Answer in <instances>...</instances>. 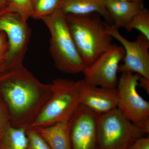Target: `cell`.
I'll use <instances>...</instances> for the list:
<instances>
[{"mask_svg":"<svg viewBox=\"0 0 149 149\" xmlns=\"http://www.w3.org/2000/svg\"><path fill=\"white\" fill-rule=\"evenodd\" d=\"M96 14H66L67 23L75 46L87 66L111 47L112 37L106 23Z\"/></svg>","mask_w":149,"mask_h":149,"instance_id":"7a4b0ae2","label":"cell"},{"mask_svg":"<svg viewBox=\"0 0 149 149\" xmlns=\"http://www.w3.org/2000/svg\"><path fill=\"white\" fill-rule=\"evenodd\" d=\"M6 9L18 13L27 21L32 16V0H9Z\"/></svg>","mask_w":149,"mask_h":149,"instance_id":"ac0fdd59","label":"cell"},{"mask_svg":"<svg viewBox=\"0 0 149 149\" xmlns=\"http://www.w3.org/2000/svg\"><path fill=\"white\" fill-rule=\"evenodd\" d=\"M42 20L50 33L49 50L57 69L68 74L83 72L87 65L74 44L65 13L59 9Z\"/></svg>","mask_w":149,"mask_h":149,"instance_id":"3957f363","label":"cell"},{"mask_svg":"<svg viewBox=\"0 0 149 149\" xmlns=\"http://www.w3.org/2000/svg\"><path fill=\"white\" fill-rule=\"evenodd\" d=\"M106 27L108 33L122 44L125 50L124 63L119 65L118 72H135L149 79V40L141 34L135 41L130 42L111 25L106 23Z\"/></svg>","mask_w":149,"mask_h":149,"instance_id":"9c48e42d","label":"cell"},{"mask_svg":"<svg viewBox=\"0 0 149 149\" xmlns=\"http://www.w3.org/2000/svg\"><path fill=\"white\" fill-rule=\"evenodd\" d=\"M61 9L64 13L73 15L99 14L109 23V25H112L103 0H63Z\"/></svg>","mask_w":149,"mask_h":149,"instance_id":"5bb4252c","label":"cell"},{"mask_svg":"<svg viewBox=\"0 0 149 149\" xmlns=\"http://www.w3.org/2000/svg\"><path fill=\"white\" fill-rule=\"evenodd\" d=\"M128 32L135 29L139 30L149 40V12L148 9L144 8L131 20L125 27Z\"/></svg>","mask_w":149,"mask_h":149,"instance_id":"e0dca14e","label":"cell"},{"mask_svg":"<svg viewBox=\"0 0 149 149\" xmlns=\"http://www.w3.org/2000/svg\"><path fill=\"white\" fill-rule=\"evenodd\" d=\"M28 142L26 128L10 126L0 140V149H25Z\"/></svg>","mask_w":149,"mask_h":149,"instance_id":"9a60e30c","label":"cell"},{"mask_svg":"<svg viewBox=\"0 0 149 149\" xmlns=\"http://www.w3.org/2000/svg\"><path fill=\"white\" fill-rule=\"evenodd\" d=\"M124 55L123 47L113 44L109 49L87 66L83 72V80L96 86L116 88L118 80V67Z\"/></svg>","mask_w":149,"mask_h":149,"instance_id":"ba28073f","label":"cell"},{"mask_svg":"<svg viewBox=\"0 0 149 149\" xmlns=\"http://www.w3.org/2000/svg\"><path fill=\"white\" fill-rule=\"evenodd\" d=\"M63 0H32V17L42 19L61 7Z\"/></svg>","mask_w":149,"mask_h":149,"instance_id":"2e32d148","label":"cell"},{"mask_svg":"<svg viewBox=\"0 0 149 149\" xmlns=\"http://www.w3.org/2000/svg\"><path fill=\"white\" fill-rule=\"evenodd\" d=\"M9 0H0V11L7 8Z\"/></svg>","mask_w":149,"mask_h":149,"instance_id":"cb8c5ba5","label":"cell"},{"mask_svg":"<svg viewBox=\"0 0 149 149\" xmlns=\"http://www.w3.org/2000/svg\"><path fill=\"white\" fill-rule=\"evenodd\" d=\"M27 22L7 9L0 11V31L6 34L9 46L5 71L23 65L31 35Z\"/></svg>","mask_w":149,"mask_h":149,"instance_id":"52a82bcc","label":"cell"},{"mask_svg":"<svg viewBox=\"0 0 149 149\" xmlns=\"http://www.w3.org/2000/svg\"><path fill=\"white\" fill-rule=\"evenodd\" d=\"M139 77V74L132 72L121 73L116 87L119 93L117 108L148 134L149 102L137 91Z\"/></svg>","mask_w":149,"mask_h":149,"instance_id":"8992f818","label":"cell"},{"mask_svg":"<svg viewBox=\"0 0 149 149\" xmlns=\"http://www.w3.org/2000/svg\"><path fill=\"white\" fill-rule=\"evenodd\" d=\"M79 83L81 104L100 115L117 108L119 93L116 88L96 86L83 79Z\"/></svg>","mask_w":149,"mask_h":149,"instance_id":"8fae6325","label":"cell"},{"mask_svg":"<svg viewBox=\"0 0 149 149\" xmlns=\"http://www.w3.org/2000/svg\"><path fill=\"white\" fill-rule=\"evenodd\" d=\"M147 135L118 109L100 115L98 126L99 149H129Z\"/></svg>","mask_w":149,"mask_h":149,"instance_id":"5b68a950","label":"cell"},{"mask_svg":"<svg viewBox=\"0 0 149 149\" xmlns=\"http://www.w3.org/2000/svg\"><path fill=\"white\" fill-rule=\"evenodd\" d=\"M103 1H104V0H103ZM108 1H132L144 2L145 0H108Z\"/></svg>","mask_w":149,"mask_h":149,"instance_id":"d4e9b609","label":"cell"},{"mask_svg":"<svg viewBox=\"0 0 149 149\" xmlns=\"http://www.w3.org/2000/svg\"><path fill=\"white\" fill-rule=\"evenodd\" d=\"M9 46L6 34L0 31V72L5 71V64L8 57Z\"/></svg>","mask_w":149,"mask_h":149,"instance_id":"44dd1931","label":"cell"},{"mask_svg":"<svg viewBox=\"0 0 149 149\" xmlns=\"http://www.w3.org/2000/svg\"><path fill=\"white\" fill-rule=\"evenodd\" d=\"M129 149H149V137H141L133 144Z\"/></svg>","mask_w":149,"mask_h":149,"instance_id":"7402d4cb","label":"cell"},{"mask_svg":"<svg viewBox=\"0 0 149 149\" xmlns=\"http://www.w3.org/2000/svg\"><path fill=\"white\" fill-rule=\"evenodd\" d=\"M51 84L50 97L30 127H47L69 121L80 105L79 80L57 78Z\"/></svg>","mask_w":149,"mask_h":149,"instance_id":"277c9868","label":"cell"},{"mask_svg":"<svg viewBox=\"0 0 149 149\" xmlns=\"http://www.w3.org/2000/svg\"><path fill=\"white\" fill-rule=\"evenodd\" d=\"M11 126L8 108L0 94V140Z\"/></svg>","mask_w":149,"mask_h":149,"instance_id":"ffe728a7","label":"cell"},{"mask_svg":"<svg viewBox=\"0 0 149 149\" xmlns=\"http://www.w3.org/2000/svg\"><path fill=\"white\" fill-rule=\"evenodd\" d=\"M100 115L80 104L70 120L72 149H99Z\"/></svg>","mask_w":149,"mask_h":149,"instance_id":"30bf717a","label":"cell"},{"mask_svg":"<svg viewBox=\"0 0 149 149\" xmlns=\"http://www.w3.org/2000/svg\"><path fill=\"white\" fill-rule=\"evenodd\" d=\"M139 86L143 88L149 95V79H147L140 75L139 80Z\"/></svg>","mask_w":149,"mask_h":149,"instance_id":"603a6c76","label":"cell"},{"mask_svg":"<svg viewBox=\"0 0 149 149\" xmlns=\"http://www.w3.org/2000/svg\"><path fill=\"white\" fill-rule=\"evenodd\" d=\"M144 2L104 0V3L111 19L112 25L118 29L125 27L144 8Z\"/></svg>","mask_w":149,"mask_h":149,"instance_id":"7c38bea8","label":"cell"},{"mask_svg":"<svg viewBox=\"0 0 149 149\" xmlns=\"http://www.w3.org/2000/svg\"><path fill=\"white\" fill-rule=\"evenodd\" d=\"M52 149H72L70 120L47 127H32Z\"/></svg>","mask_w":149,"mask_h":149,"instance_id":"4fadbf2b","label":"cell"},{"mask_svg":"<svg viewBox=\"0 0 149 149\" xmlns=\"http://www.w3.org/2000/svg\"><path fill=\"white\" fill-rule=\"evenodd\" d=\"M0 94L8 108L11 126L31 127L52 95L44 84L23 65L0 74Z\"/></svg>","mask_w":149,"mask_h":149,"instance_id":"6da1fadb","label":"cell"},{"mask_svg":"<svg viewBox=\"0 0 149 149\" xmlns=\"http://www.w3.org/2000/svg\"><path fill=\"white\" fill-rule=\"evenodd\" d=\"M28 144L25 149H52L32 127L26 128Z\"/></svg>","mask_w":149,"mask_h":149,"instance_id":"d6986e66","label":"cell"}]
</instances>
